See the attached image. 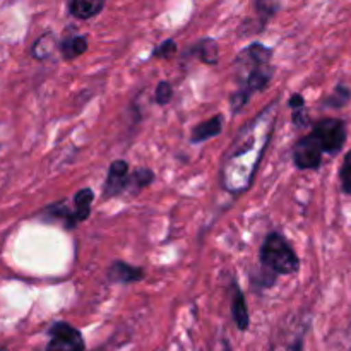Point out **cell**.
I'll return each mask as SVG.
<instances>
[{
	"mask_svg": "<svg viewBox=\"0 0 351 351\" xmlns=\"http://www.w3.org/2000/svg\"><path fill=\"white\" fill-rule=\"evenodd\" d=\"M273 50L263 43H252L243 48L235 58L233 71L239 89L230 96L233 113H239L249 103L254 93H261L269 86L274 69L271 65Z\"/></svg>",
	"mask_w": 351,
	"mask_h": 351,
	"instance_id": "obj_1",
	"label": "cell"
},
{
	"mask_svg": "<svg viewBox=\"0 0 351 351\" xmlns=\"http://www.w3.org/2000/svg\"><path fill=\"white\" fill-rule=\"evenodd\" d=\"M263 273L274 283L278 274H295L300 269V259L293 247L281 233L273 232L266 237L259 252Z\"/></svg>",
	"mask_w": 351,
	"mask_h": 351,
	"instance_id": "obj_2",
	"label": "cell"
},
{
	"mask_svg": "<svg viewBox=\"0 0 351 351\" xmlns=\"http://www.w3.org/2000/svg\"><path fill=\"white\" fill-rule=\"evenodd\" d=\"M312 136L317 139L324 153L336 154L346 141V125L343 120L322 119L317 123H314Z\"/></svg>",
	"mask_w": 351,
	"mask_h": 351,
	"instance_id": "obj_3",
	"label": "cell"
},
{
	"mask_svg": "<svg viewBox=\"0 0 351 351\" xmlns=\"http://www.w3.org/2000/svg\"><path fill=\"white\" fill-rule=\"evenodd\" d=\"M48 335L50 339L45 351H84L82 335L69 322H55Z\"/></svg>",
	"mask_w": 351,
	"mask_h": 351,
	"instance_id": "obj_4",
	"label": "cell"
},
{
	"mask_svg": "<svg viewBox=\"0 0 351 351\" xmlns=\"http://www.w3.org/2000/svg\"><path fill=\"white\" fill-rule=\"evenodd\" d=\"M305 328L300 319L295 322L287 321L274 331L269 351H304Z\"/></svg>",
	"mask_w": 351,
	"mask_h": 351,
	"instance_id": "obj_5",
	"label": "cell"
},
{
	"mask_svg": "<svg viewBox=\"0 0 351 351\" xmlns=\"http://www.w3.org/2000/svg\"><path fill=\"white\" fill-rule=\"evenodd\" d=\"M322 151L321 144L317 143L312 134L302 137L293 147V161L295 167L300 168V170H315V168L321 167L322 163Z\"/></svg>",
	"mask_w": 351,
	"mask_h": 351,
	"instance_id": "obj_6",
	"label": "cell"
},
{
	"mask_svg": "<svg viewBox=\"0 0 351 351\" xmlns=\"http://www.w3.org/2000/svg\"><path fill=\"white\" fill-rule=\"evenodd\" d=\"M129 178V165L123 160H115L110 163L108 175H106L105 187H103V197L112 199L123 194Z\"/></svg>",
	"mask_w": 351,
	"mask_h": 351,
	"instance_id": "obj_7",
	"label": "cell"
},
{
	"mask_svg": "<svg viewBox=\"0 0 351 351\" xmlns=\"http://www.w3.org/2000/svg\"><path fill=\"white\" fill-rule=\"evenodd\" d=\"M144 276H146V273H144L143 267L132 266V264H127L123 261H115L108 267V280L112 283H137V281H143Z\"/></svg>",
	"mask_w": 351,
	"mask_h": 351,
	"instance_id": "obj_8",
	"label": "cell"
},
{
	"mask_svg": "<svg viewBox=\"0 0 351 351\" xmlns=\"http://www.w3.org/2000/svg\"><path fill=\"white\" fill-rule=\"evenodd\" d=\"M93 197H95V194H93L91 189H81L74 195V208H72V216L67 225V230L75 228L79 223L86 221L89 218V215H91Z\"/></svg>",
	"mask_w": 351,
	"mask_h": 351,
	"instance_id": "obj_9",
	"label": "cell"
},
{
	"mask_svg": "<svg viewBox=\"0 0 351 351\" xmlns=\"http://www.w3.org/2000/svg\"><path fill=\"white\" fill-rule=\"evenodd\" d=\"M230 298H232V315L237 328H239L240 331H247L250 324L249 308H247L245 295H243V291L240 290V287L235 281L232 283V297Z\"/></svg>",
	"mask_w": 351,
	"mask_h": 351,
	"instance_id": "obj_10",
	"label": "cell"
},
{
	"mask_svg": "<svg viewBox=\"0 0 351 351\" xmlns=\"http://www.w3.org/2000/svg\"><path fill=\"white\" fill-rule=\"evenodd\" d=\"M89 43L88 38L82 34H72V36H65L64 40L58 43L60 48V55L65 62H72L77 57H81L86 50H88Z\"/></svg>",
	"mask_w": 351,
	"mask_h": 351,
	"instance_id": "obj_11",
	"label": "cell"
},
{
	"mask_svg": "<svg viewBox=\"0 0 351 351\" xmlns=\"http://www.w3.org/2000/svg\"><path fill=\"white\" fill-rule=\"evenodd\" d=\"M221 130H223V117L221 115L211 117L209 120L199 123V125H195L194 129H192L191 141L194 144L206 143V141L213 139V137H216L218 134H221Z\"/></svg>",
	"mask_w": 351,
	"mask_h": 351,
	"instance_id": "obj_12",
	"label": "cell"
},
{
	"mask_svg": "<svg viewBox=\"0 0 351 351\" xmlns=\"http://www.w3.org/2000/svg\"><path fill=\"white\" fill-rule=\"evenodd\" d=\"M103 7H105V0H69L71 14L81 21L98 16Z\"/></svg>",
	"mask_w": 351,
	"mask_h": 351,
	"instance_id": "obj_13",
	"label": "cell"
},
{
	"mask_svg": "<svg viewBox=\"0 0 351 351\" xmlns=\"http://www.w3.org/2000/svg\"><path fill=\"white\" fill-rule=\"evenodd\" d=\"M187 51H191V55H194L208 65H216L219 62V45L213 38H204Z\"/></svg>",
	"mask_w": 351,
	"mask_h": 351,
	"instance_id": "obj_14",
	"label": "cell"
},
{
	"mask_svg": "<svg viewBox=\"0 0 351 351\" xmlns=\"http://www.w3.org/2000/svg\"><path fill=\"white\" fill-rule=\"evenodd\" d=\"M154 182V171L151 168H136L132 173H129L127 178V187L125 191H129L130 194H137L143 189L149 187Z\"/></svg>",
	"mask_w": 351,
	"mask_h": 351,
	"instance_id": "obj_15",
	"label": "cell"
},
{
	"mask_svg": "<svg viewBox=\"0 0 351 351\" xmlns=\"http://www.w3.org/2000/svg\"><path fill=\"white\" fill-rule=\"evenodd\" d=\"M57 47H58V43H57V38H55V34L45 33V34H41L36 41H34L31 53H33V57L36 58V60H48V58L53 55V51L57 50Z\"/></svg>",
	"mask_w": 351,
	"mask_h": 351,
	"instance_id": "obj_16",
	"label": "cell"
},
{
	"mask_svg": "<svg viewBox=\"0 0 351 351\" xmlns=\"http://www.w3.org/2000/svg\"><path fill=\"white\" fill-rule=\"evenodd\" d=\"M43 215H48L50 218H53V219H64L65 228H67L69 221H71L72 209L65 204V201H58V202H55V204L48 206V208L43 211Z\"/></svg>",
	"mask_w": 351,
	"mask_h": 351,
	"instance_id": "obj_17",
	"label": "cell"
},
{
	"mask_svg": "<svg viewBox=\"0 0 351 351\" xmlns=\"http://www.w3.org/2000/svg\"><path fill=\"white\" fill-rule=\"evenodd\" d=\"M256 10L261 19V26H264L267 23V19L276 14L278 2L276 0H256Z\"/></svg>",
	"mask_w": 351,
	"mask_h": 351,
	"instance_id": "obj_18",
	"label": "cell"
},
{
	"mask_svg": "<svg viewBox=\"0 0 351 351\" xmlns=\"http://www.w3.org/2000/svg\"><path fill=\"white\" fill-rule=\"evenodd\" d=\"M351 95H350V89L345 88V86H338V88L335 89V93H332L329 98H326V106H329V108H339V106L346 105V103L350 101Z\"/></svg>",
	"mask_w": 351,
	"mask_h": 351,
	"instance_id": "obj_19",
	"label": "cell"
},
{
	"mask_svg": "<svg viewBox=\"0 0 351 351\" xmlns=\"http://www.w3.org/2000/svg\"><path fill=\"white\" fill-rule=\"evenodd\" d=\"M173 99V86H171V82L168 81H161L158 82L156 86V91H154V101L158 103V105H168V103Z\"/></svg>",
	"mask_w": 351,
	"mask_h": 351,
	"instance_id": "obj_20",
	"label": "cell"
},
{
	"mask_svg": "<svg viewBox=\"0 0 351 351\" xmlns=\"http://www.w3.org/2000/svg\"><path fill=\"white\" fill-rule=\"evenodd\" d=\"M339 180H341V189L345 194H351V151L345 156V161L339 170Z\"/></svg>",
	"mask_w": 351,
	"mask_h": 351,
	"instance_id": "obj_21",
	"label": "cell"
},
{
	"mask_svg": "<svg viewBox=\"0 0 351 351\" xmlns=\"http://www.w3.org/2000/svg\"><path fill=\"white\" fill-rule=\"evenodd\" d=\"M175 53H177V43H175L173 40H165L163 43L158 45V47L153 50V57L163 58V60H168V58L175 57Z\"/></svg>",
	"mask_w": 351,
	"mask_h": 351,
	"instance_id": "obj_22",
	"label": "cell"
},
{
	"mask_svg": "<svg viewBox=\"0 0 351 351\" xmlns=\"http://www.w3.org/2000/svg\"><path fill=\"white\" fill-rule=\"evenodd\" d=\"M288 106H290V108H291V112H295V110L305 108L304 96L298 95V93H295V95L290 98V101H288Z\"/></svg>",
	"mask_w": 351,
	"mask_h": 351,
	"instance_id": "obj_23",
	"label": "cell"
},
{
	"mask_svg": "<svg viewBox=\"0 0 351 351\" xmlns=\"http://www.w3.org/2000/svg\"><path fill=\"white\" fill-rule=\"evenodd\" d=\"M0 351H9L7 348H0Z\"/></svg>",
	"mask_w": 351,
	"mask_h": 351,
	"instance_id": "obj_24",
	"label": "cell"
}]
</instances>
